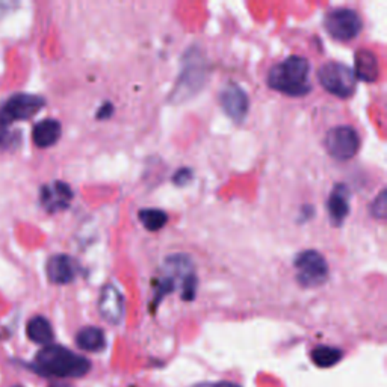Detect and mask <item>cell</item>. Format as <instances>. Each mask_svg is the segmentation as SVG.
<instances>
[{"mask_svg": "<svg viewBox=\"0 0 387 387\" xmlns=\"http://www.w3.org/2000/svg\"><path fill=\"white\" fill-rule=\"evenodd\" d=\"M35 368L50 377L77 378L88 374L91 363L88 359L74 354L60 345L44 347L35 357Z\"/></svg>", "mask_w": 387, "mask_h": 387, "instance_id": "6da1fadb", "label": "cell"}, {"mask_svg": "<svg viewBox=\"0 0 387 387\" xmlns=\"http://www.w3.org/2000/svg\"><path fill=\"white\" fill-rule=\"evenodd\" d=\"M309 61L303 56H289L283 62L274 65L268 73V85L288 96H304L310 91Z\"/></svg>", "mask_w": 387, "mask_h": 387, "instance_id": "7a4b0ae2", "label": "cell"}, {"mask_svg": "<svg viewBox=\"0 0 387 387\" xmlns=\"http://www.w3.org/2000/svg\"><path fill=\"white\" fill-rule=\"evenodd\" d=\"M167 274L157 283V293L155 301H161L164 295L172 293L176 288V280H180L181 298L191 301L196 298L197 277L194 272V267L186 256H173L167 259Z\"/></svg>", "mask_w": 387, "mask_h": 387, "instance_id": "3957f363", "label": "cell"}, {"mask_svg": "<svg viewBox=\"0 0 387 387\" xmlns=\"http://www.w3.org/2000/svg\"><path fill=\"white\" fill-rule=\"evenodd\" d=\"M318 77H320L321 85L330 94L337 96L340 99L349 97L356 89L357 77L354 72L345 64L327 62L320 68Z\"/></svg>", "mask_w": 387, "mask_h": 387, "instance_id": "277c9868", "label": "cell"}, {"mask_svg": "<svg viewBox=\"0 0 387 387\" xmlns=\"http://www.w3.org/2000/svg\"><path fill=\"white\" fill-rule=\"evenodd\" d=\"M298 283L304 288H318L325 283L328 277V267L325 259L313 249L303 252L295 260Z\"/></svg>", "mask_w": 387, "mask_h": 387, "instance_id": "5b68a950", "label": "cell"}, {"mask_svg": "<svg viewBox=\"0 0 387 387\" xmlns=\"http://www.w3.org/2000/svg\"><path fill=\"white\" fill-rule=\"evenodd\" d=\"M325 149L337 161H349L360 149V138L352 128L337 126L328 130L325 136Z\"/></svg>", "mask_w": 387, "mask_h": 387, "instance_id": "8992f818", "label": "cell"}, {"mask_svg": "<svg viewBox=\"0 0 387 387\" xmlns=\"http://www.w3.org/2000/svg\"><path fill=\"white\" fill-rule=\"evenodd\" d=\"M325 29L335 40L349 41L360 33L361 20L352 9H335L325 17Z\"/></svg>", "mask_w": 387, "mask_h": 387, "instance_id": "52a82bcc", "label": "cell"}, {"mask_svg": "<svg viewBox=\"0 0 387 387\" xmlns=\"http://www.w3.org/2000/svg\"><path fill=\"white\" fill-rule=\"evenodd\" d=\"M45 105V100L41 96L33 94H14L6 103L0 108L6 118L13 123L16 120H29L33 116L41 111V108Z\"/></svg>", "mask_w": 387, "mask_h": 387, "instance_id": "ba28073f", "label": "cell"}, {"mask_svg": "<svg viewBox=\"0 0 387 387\" xmlns=\"http://www.w3.org/2000/svg\"><path fill=\"white\" fill-rule=\"evenodd\" d=\"M220 101L224 112L235 123H242L245 120L248 112V97L242 88H239L235 84L225 85L220 94Z\"/></svg>", "mask_w": 387, "mask_h": 387, "instance_id": "9c48e42d", "label": "cell"}, {"mask_svg": "<svg viewBox=\"0 0 387 387\" xmlns=\"http://www.w3.org/2000/svg\"><path fill=\"white\" fill-rule=\"evenodd\" d=\"M99 310L103 320L117 325L123 321L124 316V300L121 292L113 286V284H106L101 291L99 300Z\"/></svg>", "mask_w": 387, "mask_h": 387, "instance_id": "30bf717a", "label": "cell"}, {"mask_svg": "<svg viewBox=\"0 0 387 387\" xmlns=\"http://www.w3.org/2000/svg\"><path fill=\"white\" fill-rule=\"evenodd\" d=\"M40 198L43 208L50 213H55L68 208V204L73 198V192L64 181H55L52 185H45L41 188Z\"/></svg>", "mask_w": 387, "mask_h": 387, "instance_id": "8fae6325", "label": "cell"}, {"mask_svg": "<svg viewBox=\"0 0 387 387\" xmlns=\"http://www.w3.org/2000/svg\"><path fill=\"white\" fill-rule=\"evenodd\" d=\"M77 274V264L67 254L52 256L47 262V277L55 284L72 283Z\"/></svg>", "mask_w": 387, "mask_h": 387, "instance_id": "7c38bea8", "label": "cell"}, {"mask_svg": "<svg viewBox=\"0 0 387 387\" xmlns=\"http://www.w3.org/2000/svg\"><path fill=\"white\" fill-rule=\"evenodd\" d=\"M327 209L330 220L335 225H340L349 212V191L345 185H336L328 198Z\"/></svg>", "mask_w": 387, "mask_h": 387, "instance_id": "4fadbf2b", "label": "cell"}, {"mask_svg": "<svg viewBox=\"0 0 387 387\" xmlns=\"http://www.w3.org/2000/svg\"><path fill=\"white\" fill-rule=\"evenodd\" d=\"M61 123L53 118H45L33 126L32 140L40 149H47L61 138Z\"/></svg>", "mask_w": 387, "mask_h": 387, "instance_id": "5bb4252c", "label": "cell"}, {"mask_svg": "<svg viewBox=\"0 0 387 387\" xmlns=\"http://www.w3.org/2000/svg\"><path fill=\"white\" fill-rule=\"evenodd\" d=\"M378 61L371 50L360 49L356 53V77L365 82H375L378 79Z\"/></svg>", "mask_w": 387, "mask_h": 387, "instance_id": "9a60e30c", "label": "cell"}, {"mask_svg": "<svg viewBox=\"0 0 387 387\" xmlns=\"http://www.w3.org/2000/svg\"><path fill=\"white\" fill-rule=\"evenodd\" d=\"M26 333L28 337L32 340V342L40 344V345H52L53 342V328L50 322L45 320L44 316H35L28 322L26 327Z\"/></svg>", "mask_w": 387, "mask_h": 387, "instance_id": "2e32d148", "label": "cell"}, {"mask_svg": "<svg viewBox=\"0 0 387 387\" xmlns=\"http://www.w3.org/2000/svg\"><path fill=\"white\" fill-rule=\"evenodd\" d=\"M76 344L81 349L96 352L103 349L106 345L105 333L97 327H85L76 336Z\"/></svg>", "mask_w": 387, "mask_h": 387, "instance_id": "e0dca14e", "label": "cell"}, {"mask_svg": "<svg viewBox=\"0 0 387 387\" xmlns=\"http://www.w3.org/2000/svg\"><path fill=\"white\" fill-rule=\"evenodd\" d=\"M201 81H203V67L198 61L191 60L186 62L184 73H181L180 76L177 89H181V91L188 89L189 93H192V91H196V86H200Z\"/></svg>", "mask_w": 387, "mask_h": 387, "instance_id": "ac0fdd59", "label": "cell"}, {"mask_svg": "<svg viewBox=\"0 0 387 387\" xmlns=\"http://www.w3.org/2000/svg\"><path fill=\"white\" fill-rule=\"evenodd\" d=\"M342 359V351L332 347H318L312 351V360L320 368H332Z\"/></svg>", "mask_w": 387, "mask_h": 387, "instance_id": "d6986e66", "label": "cell"}, {"mask_svg": "<svg viewBox=\"0 0 387 387\" xmlns=\"http://www.w3.org/2000/svg\"><path fill=\"white\" fill-rule=\"evenodd\" d=\"M140 221L147 230L157 232L168 223V215L159 209H142L140 212Z\"/></svg>", "mask_w": 387, "mask_h": 387, "instance_id": "ffe728a7", "label": "cell"}, {"mask_svg": "<svg viewBox=\"0 0 387 387\" xmlns=\"http://www.w3.org/2000/svg\"><path fill=\"white\" fill-rule=\"evenodd\" d=\"M387 194L386 191H381L380 196L375 198L371 204V215L374 218L384 220L386 218V212H387V201H386Z\"/></svg>", "mask_w": 387, "mask_h": 387, "instance_id": "44dd1931", "label": "cell"}, {"mask_svg": "<svg viewBox=\"0 0 387 387\" xmlns=\"http://www.w3.org/2000/svg\"><path fill=\"white\" fill-rule=\"evenodd\" d=\"M9 126H11V121L6 118L5 113L0 111V144L5 141L8 130H9Z\"/></svg>", "mask_w": 387, "mask_h": 387, "instance_id": "7402d4cb", "label": "cell"}, {"mask_svg": "<svg viewBox=\"0 0 387 387\" xmlns=\"http://www.w3.org/2000/svg\"><path fill=\"white\" fill-rule=\"evenodd\" d=\"M191 177H192V174H191L189 169L184 168V169H180V172L176 174L174 180H176L177 185H185V184H188V181L191 180Z\"/></svg>", "mask_w": 387, "mask_h": 387, "instance_id": "603a6c76", "label": "cell"}, {"mask_svg": "<svg viewBox=\"0 0 387 387\" xmlns=\"http://www.w3.org/2000/svg\"><path fill=\"white\" fill-rule=\"evenodd\" d=\"M192 387H239V386L229 381H220V383H200Z\"/></svg>", "mask_w": 387, "mask_h": 387, "instance_id": "cb8c5ba5", "label": "cell"}, {"mask_svg": "<svg viewBox=\"0 0 387 387\" xmlns=\"http://www.w3.org/2000/svg\"><path fill=\"white\" fill-rule=\"evenodd\" d=\"M111 112H112V105L106 103L103 108H101V111L97 113V117L99 118H106L111 116Z\"/></svg>", "mask_w": 387, "mask_h": 387, "instance_id": "d4e9b609", "label": "cell"}, {"mask_svg": "<svg viewBox=\"0 0 387 387\" xmlns=\"http://www.w3.org/2000/svg\"><path fill=\"white\" fill-rule=\"evenodd\" d=\"M50 387H72V386H67V384H53Z\"/></svg>", "mask_w": 387, "mask_h": 387, "instance_id": "484cf974", "label": "cell"}, {"mask_svg": "<svg viewBox=\"0 0 387 387\" xmlns=\"http://www.w3.org/2000/svg\"><path fill=\"white\" fill-rule=\"evenodd\" d=\"M17 387H18V386H17Z\"/></svg>", "mask_w": 387, "mask_h": 387, "instance_id": "4316f807", "label": "cell"}]
</instances>
